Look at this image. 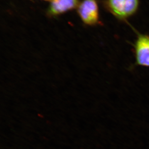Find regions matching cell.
<instances>
[{
    "instance_id": "6da1fadb",
    "label": "cell",
    "mask_w": 149,
    "mask_h": 149,
    "mask_svg": "<svg viewBox=\"0 0 149 149\" xmlns=\"http://www.w3.org/2000/svg\"><path fill=\"white\" fill-rule=\"evenodd\" d=\"M139 3V0H104L103 1L105 9L122 21H126L137 13Z\"/></svg>"
},
{
    "instance_id": "7a4b0ae2",
    "label": "cell",
    "mask_w": 149,
    "mask_h": 149,
    "mask_svg": "<svg viewBox=\"0 0 149 149\" xmlns=\"http://www.w3.org/2000/svg\"><path fill=\"white\" fill-rule=\"evenodd\" d=\"M77 8L80 18L86 25L93 26L102 24L96 0H83Z\"/></svg>"
},
{
    "instance_id": "3957f363",
    "label": "cell",
    "mask_w": 149,
    "mask_h": 149,
    "mask_svg": "<svg viewBox=\"0 0 149 149\" xmlns=\"http://www.w3.org/2000/svg\"><path fill=\"white\" fill-rule=\"evenodd\" d=\"M133 47L136 65L149 67V35L138 33Z\"/></svg>"
},
{
    "instance_id": "277c9868",
    "label": "cell",
    "mask_w": 149,
    "mask_h": 149,
    "mask_svg": "<svg viewBox=\"0 0 149 149\" xmlns=\"http://www.w3.org/2000/svg\"><path fill=\"white\" fill-rule=\"evenodd\" d=\"M79 0H54L51 2L48 14L51 16H57L72 10L79 6Z\"/></svg>"
},
{
    "instance_id": "5b68a950",
    "label": "cell",
    "mask_w": 149,
    "mask_h": 149,
    "mask_svg": "<svg viewBox=\"0 0 149 149\" xmlns=\"http://www.w3.org/2000/svg\"><path fill=\"white\" fill-rule=\"evenodd\" d=\"M44 1H47L50 2H51L52 1L54 0H44Z\"/></svg>"
}]
</instances>
